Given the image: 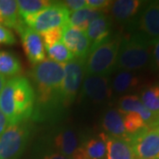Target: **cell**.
I'll return each mask as SVG.
<instances>
[{"label":"cell","mask_w":159,"mask_h":159,"mask_svg":"<svg viewBox=\"0 0 159 159\" xmlns=\"http://www.w3.org/2000/svg\"><path fill=\"white\" fill-rule=\"evenodd\" d=\"M65 65L44 59L32 69L31 84L35 93L32 119L36 122L57 121L66 110L61 98Z\"/></svg>","instance_id":"cell-1"},{"label":"cell","mask_w":159,"mask_h":159,"mask_svg":"<svg viewBox=\"0 0 159 159\" xmlns=\"http://www.w3.org/2000/svg\"><path fill=\"white\" fill-rule=\"evenodd\" d=\"M35 103V93L27 77L18 75L6 80L0 92V111L8 124L29 120Z\"/></svg>","instance_id":"cell-2"},{"label":"cell","mask_w":159,"mask_h":159,"mask_svg":"<svg viewBox=\"0 0 159 159\" xmlns=\"http://www.w3.org/2000/svg\"><path fill=\"white\" fill-rule=\"evenodd\" d=\"M153 44L138 33L122 35L115 71L136 72L150 65Z\"/></svg>","instance_id":"cell-3"},{"label":"cell","mask_w":159,"mask_h":159,"mask_svg":"<svg viewBox=\"0 0 159 159\" xmlns=\"http://www.w3.org/2000/svg\"><path fill=\"white\" fill-rule=\"evenodd\" d=\"M121 39V34L112 33L92 46L85 58V75L111 76L115 71Z\"/></svg>","instance_id":"cell-4"},{"label":"cell","mask_w":159,"mask_h":159,"mask_svg":"<svg viewBox=\"0 0 159 159\" xmlns=\"http://www.w3.org/2000/svg\"><path fill=\"white\" fill-rule=\"evenodd\" d=\"M29 120L8 124L0 135V159H18L29 144L31 135Z\"/></svg>","instance_id":"cell-5"},{"label":"cell","mask_w":159,"mask_h":159,"mask_svg":"<svg viewBox=\"0 0 159 159\" xmlns=\"http://www.w3.org/2000/svg\"><path fill=\"white\" fill-rule=\"evenodd\" d=\"M70 11L60 2H52L51 5L38 12L29 15L22 22L37 33L42 34L55 28H63L68 23Z\"/></svg>","instance_id":"cell-6"},{"label":"cell","mask_w":159,"mask_h":159,"mask_svg":"<svg viewBox=\"0 0 159 159\" xmlns=\"http://www.w3.org/2000/svg\"><path fill=\"white\" fill-rule=\"evenodd\" d=\"M129 33H138L154 43L159 39V1L145 2L134 20L128 25Z\"/></svg>","instance_id":"cell-7"},{"label":"cell","mask_w":159,"mask_h":159,"mask_svg":"<svg viewBox=\"0 0 159 159\" xmlns=\"http://www.w3.org/2000/svg\"><path fill=\"white\" fill-rule=\"evenodd\" d=\"M61 85V98L65 108L74 102L85 77V59L74 58L65 65Z\"/></svg>","instance_id":"cell-8"},{"label":"cell","mask_w":159,"mask_h":159,"mask_svg":"<svg viewBox=\"0 0 159 159\" xmlns=\"http://www.w3.org/2000/svg\"><path fill=\"white\" fill-rule=\"evenodd\" d=\"M46 149H50L71 159L80 147V136L73 127L61 125L52 129L43 137Z\"/></svg>","instance_id":"cell-9"},{"label":"cell","mask_w":159,"mask_h":159,"mask_svg":"<svg viewBox=\"0 0 159 159\" xmlns=\"http://www.w3.org/2000/svg\"><path fill=\"white\" fill-rule=\"evenodd\" d=\"M110 76L85 75L80 90L81 100L93 104L107 102L112 96Z\"/></svg>","instance_id":"cell-10"},{"label":"cell","mask_w":159,"mask_h":159,"mask_svg":"<svg viewBox=\"0 0 159 159\" xmlns=\"http://www.w3.org/2000/svg\"><path fill=\"white\" fill-rule=\"evenodd\" d=\"M136 159H159V132L146 126L128 137Z\"/></svg>","instance_id":"cell-11"},{"label":"cell","mask_w":159,"mask_h":159,"mask_svg":"<svg viewBox=\"0 0 159 159\" xmlns=\"http://www.w3.org/2000/svg\"><path fill=\"white\" fill-rule=\"evenodd\" d=\"M15 30L20 36L23 50L29 62L34 66L43 61L46 57L45 47L39 33L26 26L22 20Z\"/></svg>","instance_id":"cell-12"},{"label":"cell","mask_w":159,"mask_h":159,"mask_svg":"<svg viewBox=\"0 0 159 159\" xmlns=\"http://www.w3.org/2000/svg\"><path fill=\"white\" fill-rule=\"evenodd\" d=\"M62 43L73 53L75 58L85 59L90 50L91 43L85 32L70 26L63 27Z\"/></svg>","instance_id":"cell-13"},{"label":"cell","mask_w":159,"mask_h":159,"mask_svg":"<svg viewBox=\"0 0 159 159\" xmlns=\"http://www.w3.org/2000/svg\"><path fill=\"white\" fill-rule=\"evenodd\" d=\"M145 4L141 0H117L112 1L109 11L111 20L120 25H130L134 20Z\"/></svg>","instance_id":"cell-14"},{"label":"cell","mask_w":159,"mask_h":159,"mask_svg":"<svg viewBox=\"0 0 159 159\" xmlns=\"http://www.w3.org/2000/svg\"><path fill=\"white\" fill-rule=\"evenodd\" d=\"M106 147V159H136L128 139L111 136L105 133L99 134Z\"/></svg>","instance_id":"cell-15"},{"label":"cell","mask_w":159,"mask_h":159,"mask_svg":"<svg viewBox=\"0 0 159 159\" xmlns=\"http://www.w3.org/2000/svg\"><path fill=\"white\" fill-rule=\"evenodd\" d=\"M118 104H119L118 110L121 113L135 112L139 114L141 118L143 119V121L146 123L147 126L152 127L158 121V119L142 104L138 96L135 95L123 96L119 98Z\"/></svg>","instance_id":"cell-16"},{"label":"cell","mask_w":159,"mask_h":159,"mask_svg":"<svg viewBox=\"0 0 159 159\" xmlns=\"http://www.w3.org/2000/svg\"><path fill=\"white\" fill-rule=\"evenodd\" d=\"M85 33L90 41L91 47L99 43L112 34L111 18L105 13L96 18L89 23Z\"/></svg>","instance_id":"cell-17"},{"label":"cell","mask_w":159,"mask_h":159,"mask_svg":"<svg viewBox=\"0 0 159 159\" xmlns=\"http://www.w3.org/2000/svg\"><path fill=\"white\" fill-rule=\"evenodd\" d=\"M101 125L105 134L111 136L128 139L129 135L125 132L123 114L118 109H109L102 117Z\"/></svg>","instance_id":"cell-18"},{"label":"cell","mask_w":159,"mask_h":159,"mask_svg":"<svg viewBox=\"0 0 159 159\" xmlns=\"http://www.w3.org/2000/svg\"><path fill=\"white\" fill-rule=\"evenodd\" d=\"M142 83V78L135 72L118 71L111 80V90L117 95H123L137 89Z\"/></svg>","instance_id":"cell-19"},{"label":"cell","mask_w":159,"mask_h":159,"mask_svg":"<svg viewBox=\"0 0 159 159\" xmlns=\"http://www.w3.org/2000/svg\"><path fill=\"white\" fill-rule=\"evenodd\" d=\"M21 22L15 0H0V24L8 29H16Z\"/></svg>","instance_id":"cell-20"},{"label":"cell","mask_w":159,"mask_h":159,"mask_svg":"<svg viewBox=\"0 0 159 159\" xmlns=\"http://www.w3.org/2000/svg\"><path fill=\"white\" fill-rule=\"evenodd\" d=\"M105 12L101 11L93 10L89 7L86 6L84 8L74 11L70 13L68 20V24L75 29H80L83 32H86L89 23L94 20L96 18L104 14Z\"/></svg>","instance_id":"cell-21"},{"label":"cell","mask_w":159,"mask_h":159,"mask_svg":"<svg viewBox=\"0 0 159 159\" xmlns=\"http://www.w3.org/2000/svg\"><path fill=\"white\" fill-rule=\"evenodd\" d=\"M21 70L20 60L14 53L0 50V75L12 78L20 75Z\"/></svg>","instance_id":"cell-22"},{"label":"cell","mask_w":159,"mask_h":159,"mask_svg":"<svg viewBox=\"0 0 159 159\" xmlns=\"http://www.w3.org/2000/svg\"><path fill=\"white\" fill-rule=\"evenodd\" d=\"M88 159H104L106 156L105 143L101 137L86 138L80 145Z\"/></svg>","instance_id":"cell-23"},{"label":"cell","mask_w":159,"mask_h":159,"mask_svg":"<svg viewBox=\"0 0 159 159\" xmlns=\"http://www.w3.org/2000/svg\"><path fill=\"white\" fill-rule=\"evenodd\" d=\"M139 98L142 104L159 120V85L149 86L143 89Z\"/></svg>","instance_id":"cell-24"},{"label":"cell","mask_w":159,"mask_h":159,"mask_svg":"<svg viewBox=\"0 0 159 159\" xmlns=\"http://www.w3.org/2000/svg\"><path fill=\"white\" fill-rule=\"evenodd\" d=\"M45 49L49 59L58 64L66 65L75 58L73 53L63 43L62 41L50 47H47Z\"/></svg>","instance_id":"cell-25"},{"label":"cell","mask_w":159,"mask_h":159,"mask_svg":"<svg viewBox=\"0 0 159 159\" xmlns=\"http://www.w3.org/2000/svg\"><path fill=\"white\" fill-rule=\"evenodd\" d=\"M18 3V11L20 19L22 20L24 18L29 15L38 12L43 8L51 5L52 1L48 0H19Z\"/></svg>","instance_id":"cell-26"},{"label":"cell","mask_w":159,"mask_h":159,"mask_svg":"<svg viewBox=\"0 0 159 159\" xmlns=\"http://www.w3.org/2000/svg\"><path fill=\"white\" fill-rule=\"evenodd\" d=\"M123 120L125 125V132L128 135L134 134L142 128L146 127L147 125L143 121L139 114L135 112H128L123 114Z\"/></svg>","instance_id":"cell-27"},{"label":"cell","mask_w":159,"mask_h":159,"mask_svg":"<svg viewBox=\"0 0 159 159\" xmlns=\"http://www.w3.org/2000/svg\"><path fill=\"white\" fill-rule=\"evenodd\" d=\"M63 28H55L40 34L44 47H50L62 40Z\"/></svg>","instance_id":"cell-28"},{"label":"cell","mask_w":159,"mask_h":159,"mask_svg":"<svg viewBox=\"0 0 159 159\" xmlns=\"http://www.w3.org/2000/svg\"><path fill=\"white\" fill-rule=\"evenodd\" d=\"M16 43L13 33L8 28L0 24V45H12Z\"/></svg>","instance_id":"cell-29"},{"label":"cell","mask_w":159,"mask_h":159,"mask_svg":"<svg viewBox=\"0 0 159 159\" xmlns=\"http://www.w3.org/2000/svg\"><path fill=\"white\" fill-rule=\"evenodd\" d=\"M87 6L93 10L101 11L105 12L110 9V7L112 4V1L108 0H86Z\"/></svg>","instance_id":"cell-30"},{"label":"cell","mask_w":159,"mask_h":159,"mask_svg":"<svg viewBox=\"0 0 159 159\" xmlns=\"http://www.w3.org/2000/svg\"><path fill=\"white\" fill-rule=\"evenodd\" d=\"M61 3L66 6V8L70 12L78 11L87 6L86 0H66V1H61Z\"/></svg>","instance_id":"cell-31"},{"label":"cell","mask_w":159,"mask_h":159,"mask_svg":"<svg viewBox=\"0 0 159 159\" xmlns=\"http://www.w3.org/2000/svg\"><path fill=\"white\" fill-rule=\"evenodd\" d=\"M150 66L154 70L159 72V39L157 40L153 44Z\"/></svg>","instance_id":"cell-32"},{"label":"cell","mask_w":159,"mask_h":159,"mask_svg":"<svg viewBox=\"0 0 159 159\" xmlns=\"http://www.w3.org/2000/svg\"><path fill=\"white\" fill-rule=\"evenodd\" d=\"M42 159H70L65 156H63L61 154H58L55 151H52L50 149H46L44 150V154L43 155Z\"/></svg>","instance_id":"cell-33"},{"label":"cell","mask_w":159,"mask_h":159,"mask_svg":"<svg viewBox=\"0 0 159 159\" xmlns=\"http://www.w3.org/2000/svg\"><path fill=\"white\" fill-rule=\"evenodd\" d=\"M8 125V121L6 119V117L4 116V114L0 111V135L3 134V132L5 131L6 126Z\"/></svg>","instance_id":"cell-34"},{"label":"cell","mask_w":159,"mask_h":159,"mask_svg":"<svg viewBox=\"0 0 159 159\" xmlns=\"http://www.w3.org/2000/svg\"><path fill=\"white\" fill-rule=\"evenodd\" d=\"M71 159H88L87 157L84 154V151L83 149L81 148V147H80L76 149V151L74 152V154L73 155V157H71Z\"/></svg>","instance_id":"cell-35"},{"label":"cell","mask_w":159,"mask_h":159,"mask_svg":"<svg viewBox=\"0 0 159 159\" xmlns=\"http://www.w3.org/2000/svg\"><path fill=\"white\" fill-rule=\"evenodd\" d=\"M6 77H4V76L0 75V92H1V90H2V89L4 88L5 84H6Z\"/></svg>","instance_id":"cell-36"},{"label":"cell","mask_w":159,"mask_h":159,"mask_svg":"<svg viewBox=\"0 0 159 159\" xmlns=\"http://www.w3.org/2000/svg\"><path fill=\"white\" fill-rule=\"evenodd\" d=\"M152 127H155V128H156V129H157V130L159 132V120L157 121V123L156 125H154V126H152Z\"/></svg>","instance_id":"cell-37"}]
</instances>
